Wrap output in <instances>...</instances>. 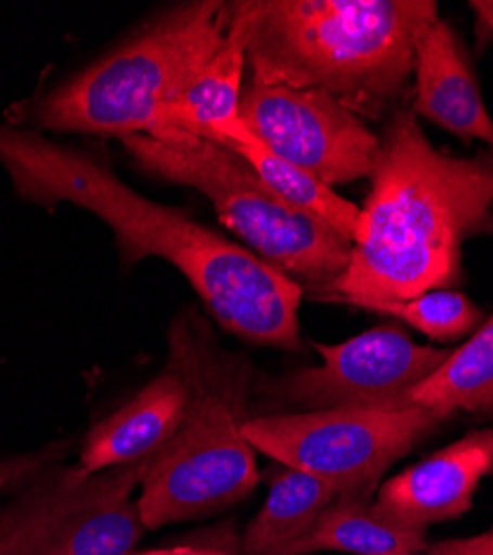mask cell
Returning <instances> with one entry per match:
<instances>
[{
  "instance_id": "277c9868",
  "label": "cell",
  "mask_w": 493,
  "mask_h": 555,
  "mask_svg": "<svg viewBox=\"0 0 493 555\" xmlns=\"http://www.w3.org/2000/svg\"><path fill=\"white\" fill-rule=\"evenodd\" d=\"M169 366L185 378L190 404L173 438L145 460L137 500L145 529L225 512L260 482L258 451L243 434L249 364L222 351L187 313L169 327Z\"/></svg>"
},
{
  "instance_id": "9a60e30c",
  "label": "cell",
  "mask_w": 493,
  "mask_h": 555,
  "mask_svg": "<svg viewBox=\"0 0 493 555\" xmlns=\"http://www.w3.org/2000/svg\"><path fill=\"white\" fill-rule=\"evenodd\" d=\"M414 555L427 551V529L398 520L369 495H340L287 555Z\"/></svg>"
},
{
  "instance_id": "5bb4252c",
  "label": "cell",
  "mask_w": 493,
  "mask_h": 555,
  "mask_svg": "<svg viewBox=\"0 0 493 555\" xmlns=\"http://www.w3.org/2000/svg\"><path fill=\"white\" fill-rule=\"evenodd\" d=\"M213 143L238 154L278 198L325 222L338 236L353 245L358 224H361V207L336 194L334 188L313 173L269 150L258 135L247 129L243 118L218 129Z\"/></svg>"
},
{
  "instance_id": "30bf717a",
  "label": "cell",
  "mask_w": 493,
  "mask_h": 555,
  "mask_svg": "<svg viewBox=\"0 0 493 555\" xmlns=\"http://www.w3.org/2000/svg\"><path fill=\"white\" fill-rule=\"evenodd\" d=\"M489 476H493V429H480L382 482L376 504L402 522L427 529L467 514L480 482Z\"/></svg>"
},
{
  "instance_id": "cb8c5ba5",
  "label": "cell",
  "mask_w": 493,
  "mask_h": 555,
  "mask_svg": "<svg viewBox=\"0 0 493 555\" xmlns=\"http://www.w3.org/2000/svg\"><path fill=\"white\" fill-rule=\"evenodd\" d=\"M469 8L476 14V38L480 48L493 44V0H471Z\"/></svg>"
},
{
  "instance_id": "7a4b0ae2",
  "label": "cell",
  "mask_w": 493,
  "mask_h": 555,
  "mask_svg": "<svg viewBox=\"0 0 493 555\" xmlns=\"http://www.w3.org/2000/svg\"><path fill=\"white\" fill-rule=\"evenodd\" d=\"M349 264L327 300L402 302L463 283V249L493 236V152L450 156L400 109L380 135Z\"/></svg>"
},
{
  "instance_id": "44dd1931",
  "label": "cell",
  "mask_w": 493,
  "mask_h": 555,
  "mask_svg": "<svg viewBox=\"0 0 493 555\" xmlns=\"http://www.w3.org/2000/svg\"><path fill=\"white\" fill-rule=\"evenodd\" d=\"M61 455H63L61 447H50V449H42V451L12 455V457L0 460V493H3L5 489L16 487V485H23L31 476H36L38 472L52 467Z\"/></svg>"
},
{
  "instance_id": "3957f363",
  "label": "cell",
  "mask_w": 493,
  "mask_h": 555,
  "mask_svg": "<svg viewBox=\"0 0 493 555\" xmlns=\"http://www.w3.org/2000/svg\"><path fill=\"white\" fill-rule=\"evenodd\" d=\"M433 0H232L249 78L319 89L378 120L407 91Z\"/></svg>"
},
{
  "instance_id": "8992f818",
  "label": "cell",
  "mask_w": 493,
  "mask_h": 555,
  "mask_svg": "<svg viewBox=\"0 0 493 555\" xmlns=\"http://www.w3.org/2000/svg\"><path fill=\"white\" fill-rule=\"evenodd\" d=\"M120 141L145 173L200 192L218 220L249 251L304 294L327 300L349 264L353 245L325 222L278 198L238 154L198 135L137 133Z\"/></svg>"
},
{
  "instance_id": "2e32d148",
  "label": "cell",
  "mask_w": 493,
  "mask_h": 555,
  "mask_svg": "<svg viewBox=\"0 0 493 555\" xmlns=\"http://www.w3.org/2000/svg\"><path fill=\"white\" fill-rule=\"evenodd\" d=\"M247 80V52L243 36L232 29L220 50L198 69L169 107L154 138L198 135L213 141L218 129L241 118V99Z\"/></svg>"
},
{
  "instance_id": "ac0fdd59",
  "label": "cell",
  "mask_w": 493,
  "mask_h": 555,
  "mask_svg": "<svg viewBox=\"0 0 493 555\" xmlns=\"http://www.w3.org/2000/svg\"><path fill=\"white\" fill-rule=\"evenodd\" d=\"M410 400L446 421L454 413L493 415V313L458 349H452L440 369L420 383Z\"/></svg>"
},
{
  "instance_id": "9c48e42d",
  "label": "cell",
  "mask_w": 493,
  "mask_h": 555,
  "mask_svg": "<svg viewBox=\"0 0 493 555\" xmlns=\"http://www.w3.org/2000/svg\"><path fill=\"white\" fill-rule=\"evenodd\" d=\"M321 364L272 380L267 396L298 411L410 400L452 349L418 345L398 325H380L338 345H313Z\"/></svg>"
},
{
  "instance_id": "7c38bea8",
  "label": "cell",
  "mask_w": 493,
  "mask_h": 555,
  "mask_svg": "<svg viewBox=\"0 0 493 555\" xmlns=\"http://www.w3.org/2000/svg\"><path fill=\"white\" fill-rule=\"evenodd\" d=\"M412 112L493 152V118L465 48L454 27L442 18L427 29L416 48Z\"/></svg>"
},
{
  "instance_id": "52a82bcc",
  "label": "cell",
  "mask_w": 493,
  "mask_h": 555,
  "mask_svg": "<svg viewBox=\"0 0 493 555\" xmlns=\"http://www.w3.org/2000/svg\"><path fill=\"white\" fill-rule=\"evenodd\" d=\"M446 418L412 400L249 415L243 434L278 465L323 480L340 495H369L382 474Z\"/></svg>"
},
{
  "instance_id": "ba28073f",
  "label": "cell",
  "mask_w": 493,
  "mask_h": 555,
  "mask_svg": "<svg viewBox=\"0 0 493 555\" xmlns=\"http://www.w3.org/2000/svg\"><path fill=\"white\" fill-rule=\"evenodd\" d=\"M241 118L281 158L329 188L369 178L380 135L319 89L245 80Z\"/></svg>"
},
{
  "instance_id": "5b68a950",
  "label": "cell",
  "mask_w": 493,
  "mask_h": 555,
  "mask_svg": "<svg viewBox=\"0 0 493 555\" xmlns=\"http://www.w3.org/2000/svg\"><path fill=\"white\" fill-rule=\"evenodd\" d=\"M232 23L228 0L176 5L107 54L31 101L25 120L50 131L154 135Z\"/></svg>"
},
{
  "instance_id": "d6986e66",
  "label": "cell",
  "mask_w": 493,
  "mask_h": 555,
  "mask_svg": "<svg viewBox=\"0 0 493 555\" xmlns=\"http://www.w3.org/2000/svg\"><path fill=\"white\" fill-rule=\"evenodd\" d=\"M133 489L122 487L89 504L34 555H131L145 531Z\"/></svg>"
},
{
  "instance_id": "7402d4cb",
  "label": "cell",
  "mask_w": 493,
  "mask_h": 555,
  "mask_svg": "<svg viewBox=\"0 0 493 555\" xmlns=\"http://www.w3.org/2000/svg\"><path fill=\"white\" fill-rule=\"evenodd\" d=\"M236 540L238 538H234L232 531L222 527L205 533L203 538H198V542L133 551L131 555H236Z\"/></svg>"
},
{
  "instance_id": "4fadbf2b",
  "label": "cell",
  "mask_w": 493,
  "mask_h": 555,
  "mask_svg": "<svg viewBox=\"0 0 493 555\" xmlns=\"http://www.w3.org/2000/svg\"><path fill=\"white\" fill-rule=\"evenodd\" d=\"M187 404L185 378L167 364L165 372L125 406L89 429L78 467L87 474H101L154 455L183 425Z\"/></svg>"
},
{
  "instance_id": "ffe728a7",
  "label": "cell",
  "mask_w": 493,
  "mask_h": 555,
  "mask_svg": "<svg viewBox=\"0 0 493 555\" xmlns=\"http://www.w3.org/2000/svg\"><path fill=\"white\" fill-rule=\"evenodd\" d=\"M361 309L380 315H391L436 343L469 336L486 318L484 311L478 305H473L469 296L454 289H433L412 300L372 302Z\"/></svg>"
},
{
  "instance_id": "603a6c76",
  "label": "cell",
  "mask_w": 493,
  "mask_h": 555,
  "mask_svg": "<svg viewBox=\"0 0 493 555\" xmlns=\"http://www.w3.org/2000/svg\"><path fill=\"white\" fill-rule=\"evenodd\" d=\"M414 555H493V529L473 538L450 540Z\"/></svg>"
},
{
  "instance_id": "6da1fadb",
  "label": "cell",
  "mask_w": 493,
  "mask_h": 555,
  "mask_svg": "<svg viewBox=\"0 0 493 555\" xmlns=\"http://www.w3.org/2000/svg\"><path fill=\"white\" fill-rule=\"evenodd\" d=\"M0 165L25 201L96 214L114 231L125 264L150 256L173 264L225 332L258 347L300 349L304 289L247 247L141 196L96 158L36 131L0 122Z\"/></svg>"
},
{
  "instance_id": "8fae6325",
  "label": "cell",
  "mask_w": 493,
  "mask_h": 555,
  "mask_svg": "<svg viewBox=\"0 0 493 555\" xmlns=\"http://www.w3.org/2000/svg\"><path fill=\"white\" fill-rule=\"evenodd\" d=\"M145 460L101 474L54 465L38 472L0 512V555H34L89 504L122 487H139Z\"/></svg>"
},
{
  "instance_id": "e0dca14e",
  "label": "cell",
  "mask_w": 493,
  "mask_h": 555,
  "mask_svg": "<svg viewBox=\"0 0 493 555\" xmlns=\"http://www.w3.org/2000/svg\"><path fill=\"white\" fill-rule=\"evenodd\" d=\"M334 500L323 480L281 465L269 476L267 500L238 538L236 555H287Z\"/></svg>"
}]
</instances>
